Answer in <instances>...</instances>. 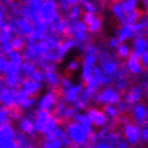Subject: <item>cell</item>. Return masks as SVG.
Returning a JSON list of instances; mask_svg holds the SVG:
<instances>
[{"label": "cell", "mask_w": 148, "mask_h": 148, "mask_svg": "<svg viewBox=\"0 0 148 148\" xmlns=\"http://www.w3.org/2000/svg\"><path fill=\"white\" fill-rule=\"evenodd\" d=\"M112 83H113L112 77L109 76V75H106L99 65H97L94 68L92 73H91V76L83 84H84V87H87L88 90L92 91L95 94L99 88H102V87H105V86H108V84H112Z\"/></svg>", "instance_id": "13"}, {"label": "cell", "mask_w": 148, "mask_h": 148, "mask_svg": "<svg viewBox=\"0 0 148 148\" xmlns=\"http://www.w3.org/2000/svg\"><path fill=\"white\" fill-rule=\"evenodd\" d=\"M8 26L12 29L14 34H18V36L25 37L26 40H29L34 33V25L30 19L25 18V16H10L8 18Z\"/></svg>", "instance_id": "12"}, {"label": "cell", "mask_w": 148, "mask_h": 148, "mask_svg": "<svg viewBox=\"0 0 148 148\" xmlns=\"http://www.w3.org/2000/svg\"><path fill=\"white\" fill-rule=\"evenodd\" d=\"M113 84L116 86L117 88L120 91H124L128 88L130 86V76L128 75V76H122V77H118V79H116V80H113Z\"/></svg>", "instance_id": "41"}, {"label": "cell", "mask_w": 148, "mask_h": 148, "mask_svg": "<svg viewBox=\"0 0 148 148\" xmlns=\"http://www.w3.org/2000/svg\"><path fill=\"white\" fill-rule=\"evenodd\" d=\"M118 122L121 124V135L128 141L130 147H135L140 144V128L139 124L133 122L130 118H126L124 114H121Z\"/></svg>", "instance_id": "11"}, {"label": "cell", "mask_w": 148, "mask_h": 148, "mask_svg": "<svg viewBox=\"0 0 148 148\" xmlns=\"http://www.w3.org/2000/svg\"><path fill=\"white\" fill-rule=\"evenodd\" d=\"M83 87H84L83 82H82V83H75V82H73L71 86H68V87H65V88H61V92H60V99H63L64 102L73 105V103L77 101L79 95L82 94Z\"/></svg>", "instance_id": "23"}, {"label": "cell", "mask_w": 148, "mask_h": 148, "mask_svg": "<svg viewBox=\"0 0 148 148\" xmlns=\"http://www.w3.org/2000/svg\"><path fill=\"white\" fill-rule=\"evenodd\" d=\"M113 52L116 53V56L120 60H126L132 54V49H130V45L128 42H120V45L117 46Z\"/></svg>", "instance_id": "39"}, {"label": "cell", "mask_w": 148, "mask_h": 148, "mask_svg": "<svg viewBox=\"0 0 148 148\" xmlns=\"http://www.w3.org/2000/svg\"><path fill=\"white\" fill-rule=\"evenodd\" d=\"M64 129L67 132L71 147H76V148L91 147V139H92V133H94V128L92 126L83 125V124L75 121V120H69V121L65 122Z\"/></svg>", "instance_id": "2"}, {"label": "cell", "mask_w": 148, "mask_h": 148, "mask_svg": "<svg viewBox=\"0 0 148 148\" xmlns=\"http://www.w3.org/2000/svg\"><path fill=\"white\" fill-rule=\"evenodd\" d=\"M15 99H16V90L15 88L7 87L4 84L0 87V105L7 106V108H16Z\"/></svg>", "instance_id": "30"}, {"label": "cell", "mask_w": 148, "mask_h": 148, "mask_svg": "<svg viewBox=\"0 0 148 148\" xmlns=\"http://www.w3.org/2000/svg\"><path fill=\"white\" fill-rule=\"evenodd\" d=\"M21 113L16 108H7L0 105V124H8V122H16Z\"/></svg>", "instance_id": "31"}, {"label": "cell", "mask_w": 148, "mask_h": 148, "mask_svg": "<svg viewBox=\"0 0 148 148\" xmlns=\"http://www.w3.org/2000/svg\"><path fill=\"white\" fill-rule=\"evenodd\" d=\"M0 52H1V50H0Z\"/></svg>", "instance_id": "51"}, {"label": "cell", "mask_w": 148, "mask_h": 148, "mask_svg": "<svg viewBox=\"0 0 148 148\" xmlns=\"http://www.w3.org/2000/svg\"><path fill=\"white\" fill-rule=\"evenodd\" d=\"M98 65L102 68V71L105 72L106 75H109V76L112 77L113 80L129 75V73L126 72L124 64L121 63V60L117 57L116 53H113V50L108 49V48H106V49H102V48H101V50H99Z\"/></svg>", "instance_id": "4"}, {"label": "cell", "mask_w": 148, "mask_h": 148, "mask_svg": "<svg viewBox=\"0 0 148 148\" xmlns=\"http://www.w3.org/2000/svg\"><path fill=\"white\" fill-rule=\"evenodd\" d=\"M22 76L30 77V79H34V80L44 83V69L34 61L25 60L22 64Z\"/></svg>", "instance_id": "22"}, {"label": "cell", "mask_w": 148, "mask_h": 148, "mask_svg": "<svg viewBox=\"0 0 148 148\" xmlns=\"http://www.w3.org/2000/svg\"><path fill=\"white\" fill-rule=\"evenodd\" d=\"M3 86V75H0V87Z\"/></svg>", "instance_id": "50"}, {"label": "cell", "mask_w": 148, "mask_h": 148, "mask_svg": "<svg viewBox=\"0 0 148 148\" xmlns=\"http://www.w3.org/2000/svg\"><path fill=\"white\" fill-rule=\"evenodd\" d=\"M118 45H120V40H118L116 36L110 37V38L106 41V48H108V49H110V50H114Z\"/></svg>", "instance_id": "47"}, {"label": "cell", "mask_w": 148, "mask_h": 148, "mask_svg": "<svg viewBox=\"0 0 148 148\" xmlns=\"http://www.w3.org/2000/svg\"><path fill=\"white\" fill-rule=\"evenodd\" d=\"M140 5H141L144 14L148 15V0H140Z\"/></svg>", "instance_id": "48"}, {"label": "cell", "mask_w": 148, "mask_h": 148, "mask_svg": "<svg viewBox=\"0 0 148 148\" xmlns=\"http://www.w3.org/2000/svg\"><path fill=\"white\" fill-rule=\"evenodd\" d=\"M27 40L22 36H18V34H14V37L11 38V48L12 50H21L22 52L25 45H26Z\"/></svg>", "instance_id": "40"}, {"label": "cell", "mask_w": 148, "mask_h": 148, "mask_svg": "<svg viewBox=\"0 0 148 148\" xmlns=\"http://www.w3.org/2000/svg\"><path fill=\"white\" fill-rule=\"evenodd\" d=\"M135 36L136 32L133 29V25H121L116 32V37L120 40V42H129Z\"/></svg>", "instance_id": "33"}, {"label": "cell", "mask_w": 148, "mask_h": 148, "mask_svg": "<svg viewBox=\"0 0 148 148\" xmlns=\"http://www.w3.org/2000/svg\"><path fill=\"white\" fill-rule=\"evenodd\" d=\"M8 68V56L0 52V75H3Z\"/></svg>", "instance_id": "46"}, {"label": "cell", "mask_w": 148, "mask_h": 148, "mask_svg": "<svg viewBox=\"0 0 148 148\" xmlns=\"http://www.w3.org/2000/svg\"><path fill=\"white\" fill-rule=\"evenodd\" d=\"M82 1H102L103 4H105V1H103V0H82Z\"/></svg>", "instance_id": "49"}, {"label": "cell", "mask_w": 148, "mask_h": 148, "mask_svg": "<svg viewBox=\"0 0 148 148\" xmlns=\"http://www.w3.org/2000/svg\"><path fill=\"white\" fill-rule=\"evenodd\" d=\"M64 18H67L68 21H77V19H82V15H83V8H82L80 4H73L69 5L63 14Z\"/></svg>", "instance_id": "36"}, {"label": "cell", "mask_w": 148, "mask_h": 148, "mask_svg": "<svg viewBox=\"0 0 148 148\" xmlns=\"http://www.w3.org/2000/svg\"><path fill=\"white\" fill-rule=\"evenodd\" d=\"M124 139L121 130L116 129L112 124L99 128L92 133L91 147L94 148H118V144Z\"/></svg>", "instance_id": "5"}, {"label": "cell", "mask_w": 148, "mask_h": 148, "mask_svg": "<svg viewBox=\"0 0 148 148\" xmlns=\"http://www.w3.org/2000/svg\"><path fill=\"white\" fill-rule=\"evenodd\" d=\"M86 113L88 114L90 117V121L92 124L95 129H99V128H102V126H106L108 124H110L108 120V117L103 112V109H101L98 105H95V106H88V108L86 109Z\"/></svg>", "instance_id": "19"}, {"label": "cell", "mask_w": 148, "mask_h": 148, "mask_svg": "<svg viewBox=\"0 0 148 148\" xmlns=\"http://www.w3.org/2000/svg\"><path fill=\"white\" fill-rule=\"evenodd\" d=\"M128 113L130 116V120L136 124H139L140 126L148 124V105L144 103L143 101L130 106Z\"/></svg>", "instance_id": "18"}, {"label": "cell", "mask_w": 148, "mask_h": 148, "mask_svg": "<svg viewBox=\"0 0 148 148\" xmlns=\"http://www.w3.org/2000/svg\"><path fill=\"white\" fill-rule=\"evenodd\" d=\"M130 49H132V54L133 56L140 57L148 49V37L143 36V34H136L130 40Z\"/></svg>", "instance_id": "29"}, {"label": "cell", "mask_w": 148, "mask_h": 148, "mask_svg": "<svg viewBox=\"0 0 148 148\" xmlns=\"http://www.w3.org/2000/svg\"><path fill=\"white\" fill-rule=\"evenodd\" d=\"M15 144H16V148H34L37 145V141L36 137L25 135L18 130L16 137H15Z\"/></svg>", "instance_id": "34"}, {"label": "cell", "mask_w": 148, "mask_h": 148, "mask_svg": "<svg viewBox=\"0 0 148 148\" xmlns=\"http://www.w3.org/2000/svg\"><path fill=\"white\" fill-rule=\"evenodd\" d=\"M16 133L18 129L15 125H12V122L0 124V148H16Z\"/></svg>", "instance_id": "14"}, {"label": "cell", "mask_w": 148, "mask_h": 148, "mask_svg": "<svg viewBox=\"0 0 148 148\" xmlns=\"http://www.w3.org/2000/svg\"><path fill=\"white\" fill-rule=\"evenodd\" d=\"M10 18V12H8V5L0 1V27H3L7 25Z\"/></svg>", "instance_id": "42"}, {"label": "cell", "mask_w": 148, "mask_h": 148, "mask_svg": "<svg viewBox=\"0 0 148 148\" xmlns=\"http://www.w3.org/2000/svg\"><path fill=\"white\" fill-rule=\"evenodd\" d=\"M92 97H94V92L90 91L87 87H83L82 94L79 95L76 102L73 103V108L76 109V110H86V109L90 106V103L92 102Z\"/></svg>", "instance_id": "32"}, {"label": "cell", "mask_w": 148, "mask_h": 148, "mask_svg": "<svg viewBox=\"0 0 148 148\" xmlns=\"http://www.w3.org/2000/svg\"><path fill=\"white\" fill-rule=\"evenodd\" d=\"M140 0H112L110 12L120 25H133L140 16Z\"/></svg>", "instance_id": "1"}, {"label": "cell", "mask_w": 148, "mask_h": 148, "mask_svg": "<svg viewBox=\"0 0 148 148\" xmlns=\"http://www.w3.org/2000/svg\"><path fill=\"white\" fill-rule=\"evenodd\" d=\"M133 29H135L136 34H143L148 37V15L147 14H140L139 19L133 23Z\"/></svg>", "instance_id": "35"}, {"label": "cell", "mask_w": 148, "mask_h": 148, "mask_svg": "<svg viewBox=\"0 0 148 148\" xmlns=\"http://www.w3.org/2000/svg\"><path fill=\"white\" fill-rule=\"evenodd\" d=\"M15 105L18 110L22 112H30L37 106V97L29 95L23 90L18 88L16 90V99H15Z\"/></svg>", "instance_id": "20"}, {"label": "cell", "mask_w": 148, "mask_h": 148, "mask_svg": "<svg viewBox=\"0 0 148 148\" xmlns=\"http://www.w3.org/2000/svg\"><path fill=\"white\" fill-rule=\"evenodd\" d=\"M80 5L83 8V12H95V14H99L105 7L102 1H80Z\"/></svg>", "instance_id": "38"}, {"label": "cell", "mask_w": 148, "mask_h": 148, "mask_svg": "<svg viewBox=\"0 0 148 148\" xmlns=\"http://www.w3.org/2000/svg\"><path fill=\"white\" fill-rule=\"evenodd\" d=\"M40 145L42 148H63V147H71L69 140H68L67 132L64 129V126H58L56 130L52 133L45 136H41Z\"/></svg>", "instance_id": "10"}, {"label": "cell", "mask_w": 148, "mask_h": 148, "mask_svg": "<svg viewBox=\"0 0 148 148\" xmlns=\"http://www.w3.org/2000/svg\"><path fill=\"white\" fill-rule=\"evenodd\" d=\"M122 101V91H120L116 86L108 84L99 88L92 97V102L98 106H105V105H118Z\"/></svg>", "instance_id": "9"}, {"label": "cell", "mask_w": 148, "mask_h": 148, "mask_svg": "<svg viewBox=\"0 0 148 148\" xmlns=\"http://www.w3.org/2000/svg\"><path fill=\"white\" fill-rule=\"evenodd\" d=\"M99 48L98 45H95L92 42H90L82 50V60H80V80L84 83L88 77L91 76V73L94 71V68L98 65L99 60Z\"/></svg>", "instance_id": "6"}, {"label": "cell", "mask_w": 148, "mask_h": 148, "mask_svg": "<svg viewBox=\"0 0 148 148\" xmlns=\"http://www.w3.org/2000/svg\"><path fill=\"white\" fill-rule=\"evenodd\" d=\"M144 97H145V94H144V90L143 87L140 86V83L139 84H130L122 92V102L125 103L128 108H130V106H133L136 103L141 102Z\"/></svg>", "instance_id": "16"}, {"label": "cell", "mask_w": 148, "mask_h": 148, "mask_svg": "<svg viewBox=\"0 0 148 148\" xmlns=\"http://www.w3.org/2000/svg\"><path fill=\"white\" fill-rule=\"evenodd\" d=\"M12 37L14 32L8 26V23L5 26L0 27V50L4 54H8L10 52H12V48H11V38Z\"/></svg>", "instance_id": "27"}, {"label": "cell", "mask_w": 148, "mask_h": 148, "mask_svg": "<svg viewBox=\"0 0 148 148\" xmlns=\"http://www.w3.org/2000/svg\"><path fill=\"white\" fill-rule=\"evenodd\" d=\"M7 56H8V68L3 73V84L18 90L23 80L22 64L25 61V57L21 50H12Z\"/></svg>", "instance_id": "3"}, {"label": "cell", "mask_w": 148, "mask_h": 148, "mask_svg": "<svg viewBox=\"0 0 148 148\" xmlns=\"http://www.w3.org/2000/svg\"><path fill=\"white\" fill-rule=\"evenodd\" d=\"M124 67H125L126 72L130 75V77H141L143 76V73H144V71H145L144 65L141 64L140 57L133 56V54H130L129 57L125 60Z\"/></svg>", "instance_id": "24"}, {"label": "cell", "mask_w": 148, "mask_h": 148, "mask_svg": "<svg viewBox=\"0 0 148 148\" xmlns=\"http://www.w3.org/2000/svg\"><path fill=\"white\" fill-rule=\"evenodd\" d=\"M67 37H71L72 40L76 42L77 49L83 50L86 46L91 42V34L86 23L82 19L77 21H68V30Z\"/></svg>", "instance_id": "8"}, {"label": "cell", "mask_w": 148, "mask_h": 148, "mask_svg": "<svg viewBox=\"0 0 148 148\" xmlns=\"http://www.w3.org/2000/svg\"><path fill=\"white\" fill-rule=\"evenodd\" d=\"M58 1V7H60V11L61 14L65 11V10L69 7V5H73V4H80L82 0H57Z\"/></svg>", "instance_id": "44"}, {"label": "cell", "mask_w": 148, "mask_h": 148, "mask_svg": "<svg viewBox=\"0 0 148 148\" xmlns=\"http://www.w3.org/2000/svg\"><path fill=\"white\" fill-rule=\"evenodd\" d=\"M60 101V94L57 90L53 88H48L45 92H42L40 95V98L37 99V109L41 110H46V112H53L57 102Z\"/></svg>", "instance_id": "15"}, {"label": "cell", "mask_w": 148, "mask_h": 148, "mask_svg": "<svg viewBox=\"0 0 148 148\" xmlns=\"http://www.w3.org/2000/svg\"><path fill=\"white\" fill-rule=\"evenodd\" d=\"M61 73L58 72L57 67H49L44 69V84L48 88L58 90L60 88V82H61Z\"/></svg>", "instance_id": "25"}, {"label": "cell", "mask_w": 148, "mask_h": 148, "mask_svg": "<svg viewBox=\"0 0 148 148\" xmlns=\"http://www.w3.org/2000/svg\"><path fill=\"white\" fill-rule=\"evenodd\" d=\"M140 144L148 145V124L141 125L140 128Z\"/></svg>", "instance_id": "45"}, {"label": "cell", "mask_w": 148, "mask_h": 148, "mask_svg": "<svg viewBox=\"0 0 148 148\" xmlns=\"http://www.w3.org/2000/svg\"><path fill=\"white\" fill-rule=\"evenodd\" d=\"M82 21L86 23L91 36H98L103 30V19L99 14L95 12H83Z\"/></svg>", "instance_id": "17"}, {"label": "cell", "mask_w": 148, "mask_h": 148, "mask_svg": "<svg viewBox=\"0 0 148 148\" xmlns=\"http://www.w3.org/2000/svg\"><path fill=\"white\" fill-rule=\"evenodd\" d=\"M79 69H80V60H77V58H71L65 64V71L68 73H76Z\"/></svg>", "instance_id": "43"}, {"label": "cell", "mask_w": 148, "mask_h": 148, "mask_svg": "<svg viewBox=\"0 0 148 148\" xmlns=\"http://www.w3.org/2000/svg\"><path fill=\"white\" fill-rule=\"evenodd\" d=\"M33 120H34V126H36V133L38 136L49 135L60 126V121L54 116L53 112L37 109L33 113Z\"/></svg>", "instance_id": "7"}, {"label": "cell", "mask_w": 148, "mask_h": 148, "mask_svg": "<svg viewBox=\"0 0 148 148\" xmlns=\"http://www.w3.org/2000/svg\"><path fill=\"white\" fill-rule=\"evenodd\" d=\"M103 112L108 117L109 122H118L120 117H121V110L118 108V105H105L103 106Z\"/></svg>", "instance_id": "37"}, {"label": "cell", "mask_w": 148, "mask_h": 148, "mask_svg": "<svg viewBox=\"0 0 148 148\" xmlns=\"http://www.w3.org/2000/svg\"><path fill=\"white\" fill-rule=\"evenodd\" d=\"M19 88L23 90L25 92H27L29 95L37 97V95L41 94V91L44 88V83L38 80H34V79H30V77H23Z\"/></svg>", "instance_id": "28"}, {"label": "cell", "mask_w": 148, "mask_h": 148, "mask_svg": "<svg viewBox=\"0 0 148 148\" xmlns=\"http://www.w3.org/2000/svg\"><path fill=\"white\" fill-rule=\"evenodd\" d=\"M15 124H16V129H18L19 132H22L25 135L33 136V137L37 136L33 116H30V114H21Z\"/></svg>", "instance_id": "26"}, {"label": "cell", "mask_w": 148, "mask_h": 148, "mask_svg": "<svg viewBox=\"0 0 148 148\" xmlns=\"http://www.w3.org/2000/svg\"><path fill=\"white\" fill-rule=\"evenodd\" d=\"M77 110L73 108V105L64 102L63 99L58 101L57 105H56V108H54V110H53L54 116L57 117L60 122H67V121H69V120H72Z\"/></svg>", "instance_id": "21"}]
</instances>
